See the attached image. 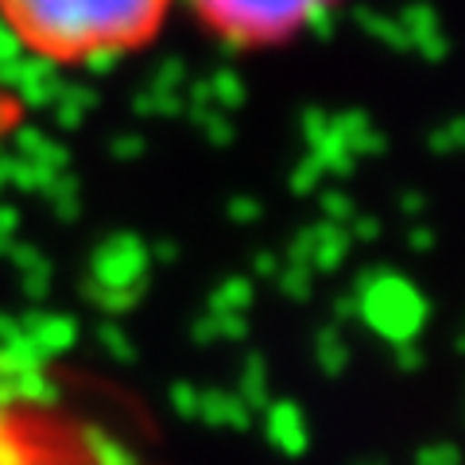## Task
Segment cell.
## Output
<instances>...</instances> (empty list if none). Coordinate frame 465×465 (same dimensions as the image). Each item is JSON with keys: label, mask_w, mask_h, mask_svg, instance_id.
<instances>
[{"label": "cell", "mask_w": 465, "mask_h": 465, "mask_svg": "<svg viewBox=\"0 0 465 465\" xmlns=\"http://www.w3.org/2000/svg\"><path fill=\"white\" fill-rule=\"evenodd\" d=\"M0 465H152L124 415L58 369L0 353Z\"/></svg>", "instance_id": "6da1fadb"}, {"label": "cell", "mask_w": 465, "mask_h": 465, "mask_svg": "<svg viewBox=\"0 0 465 465\" xmlns=\"http://www.w3.org/2000/svg\"><path fill=\"white\" fill-rule=\"evenodd\" d=\"M171 0H0V20L51 63L133 51L163 24Z\"/></svg>", "instance_id": "7a4b0ae2"}, {"label": "cell", "mask_w": 465, "mask_h": 465, "mask_svg": "<svg viewBox=\"0 0 465 465\" xmlns=\"http://www.w3.org/2000/svg\"><path fill=\"white\" fill-rule=\"evenodd\" d=\"M333 0H194L210 32L232 43H280L307 27Z\"/></svg>", "instance_id": "3957f363"}]
</instances>
